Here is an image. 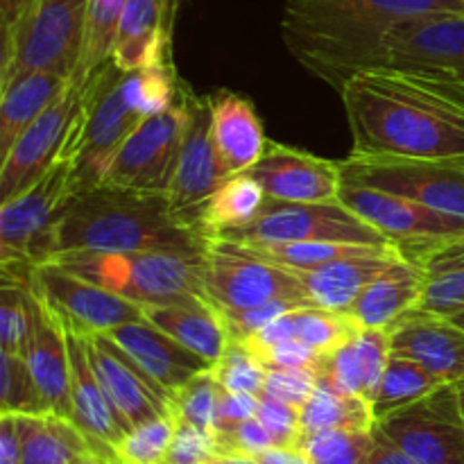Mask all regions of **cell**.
Segmentation results:
<instances>
[{
  "label": "cell",
  "mask_w": 464,
  "mask_h": 464,
  "mask_svg": "<svg viewBox=\"0 0 464 464\" xmlns=\"http://www.w3.org/2000/svg\"><path fill=\"white\" fill-rule=\"evenodd\" d=\"M385 66L464 89V16L435 14L399 23L385 39Z\"/></svg>",
  "instance_id": "e0dca14e"
},
{
  "label": "cell",
  "mask_w": 464,
  "mask_h": 464,
  "mask_svg": "<svg viewBox=\"0 0 464 464\" xmlns=\"http://www.w3.org/2000/svg\"><path fill=\"white\" fill-rule=\"evenodd\" d=\"M267 198L284 202H338L343 188L340 161L267 140L263 157L247 170Z\"/></svg>",
  "instance_id": "ac0fdd59"
},
{
  "label": "cell",
  "mask_w": 464,
  "mask_h": 464,
  "mask_svg": "<svg viewBox=\"0 0 464 464\" xmlns=\"http://www.w3.org/2000/svg\"><path fill=\"white\" fill-rule=\"evenodd\" d=\"M340 202L347 204L367 225L381 231L390 243L397 245L401 256H411L421 247L464 236L462 216L435 211L415 199L385 193V190L343 181Z\"/></svg>",
  "instance_id": "2e32d148"
},
{
  "label": "cell",
  "mask_w": 464,
  "mask_h": 464,
  "mask_svg": "<svg viewBox=\"0 0 464 464\" xmlns=\"http://www.w3.org/2000/svg\"><path fill=\"white\" fill-rule=\"evenodd\" d=\"M399 258H401L399 247H385L381 252L340 258L313 270L290 272L299 279L313 306L349 315L362 290Z\"/></svg>",
  "instance_id": "cb8c5ba5"
},
{
  "label": "cell",
  "mask_w": 464,
  "mask_h": 464,
  "mask_svg": "<svg viewBox=\"0 0 464 464\" xmlns=\"http://www.w3.org/2000/svg\"><path fill=\"white\" fill-rule=\"evenodd\" d=\"M86 352L100 385L131 429L154 417L170 415V399L166 392L159 390L107 334L86 335Z\"/></svg>",
  "instance_id": "ffe728a7"
},
{
  "label": "cell",
  "mask_w": 464,
  "mask_h": 464,
  "mask_svg": "<svg viewBox=\"0 0 464 464\" xmlns=\"http://www.w3.org/2000/svg\"><path fill=\"white\" fill-rule=\"evenodd\" d=\"M184 121L186 109L179 91L175 107L159 116L143 118L139 127L127 136L113 157L102 184L168 198L177 157H179Z\"/></svg>",
  "instance_id": "4fadbf2b"
},
{
  "label": "cell",
  "mask_w": 464,
  "mask_h": 464,
  "mask_svg": "<svg viewBox=\"0 0 464 464\" xmlns=\"http://www.w3.org/2000/svg\"><path fill=\"white\" fill-rule=\"evenodd\" d=\"M456 388H458V397H460V406H462V415H464V381L456 383Z\"/></svg>",
  "instance_id": "91938a15"
},
{
  "label": "cell",
  "mask_w": 464,
  "mask_h": 464,
  "mask_svg": "<svg viewBox=\"0 0 464 464\" xmlns=\"http://www.w3.org/2000/svg\"><path fill=\"white\" fill-rule=\"evenodd\" d=\"M343 181L415 199L435 211L464 218V159H406L349 154Z\"/></svg>",
  "instance_id": "9c48e42d"
},
{
  "label": "cell",
  "mask_w": 464,
  "mask_h": 464,
  "mask_svg": "<svg viewBox=\"0 0 464 464\" xmlns=\"http://www.w3.org/2000/svg\"><path fill=\"white\" fill-rule=\"evenodd\" d=\"M71 198V161L62 159L25 193L0 204V263L54 261L57 222Z\"/></svg>",
  "instance_id": "30bf717a"
},
{
  "label": "cell",
  "mask_w": 464,
  "mask_h": 464,
  "mask_svg": "<svg viewBox=\"0 0 464 464\" xmlns=\"http://www.w3.org/2000/svg\"><path fill=\"white\" fill-rule=\"evenodd\" d=\"M71 80L54 72H21L0 84V159L14 140L30 127L45 109L62 98Z\"/></svg>",
  "instance_id": "f1b7e54d"
},
{
  "label": "cell",
  "mask_w": 464,
  "mask_h": 464,
  "mask_svg": "<svg viewBox=\"0 0 464 464\" xmlns=\"http://www.w3.org/2000/svg\"><path fill=\"white\" fill-rule=\"evenodd\" d=\"M376 429L415 464H464V415L456 383L390 412Z\"/></svg>",
  "instance_id": "8fae6325"
},
{
  "label": "cell",
  "mask_w": 464,
  "mask_h": 464,
  "mask_svg": "<svg viewBox=\"0 0 464 464\" xmlns=\"http://www.w3.org/2000/svg\"><path fill=\"white\" fill-rule=\"evenodd\" d=\"M23 464H71L75 458L93 451L75 421L54 412L16 415Z\"/></svg>",
  "instance_id": "f546056e"
},
{
  "label": "cell",
  "mask_w": 464,
  "mask_h": 464,
  "mask_svg": "<svg viewBox=\"0 0 464 464\" xmlns=\"http://www.w3.org/2000/svg\"><path fill=\"white\" fill-rule=\"evenodd\" d=\"M91 0H34L3 32L0 84L21 72H54L72 80L82 63Z\"/></svg>",
  "instance_id": "8992f818"
},
{
  "label": "cell",
  "mask_w": 464,
  "mask_h": 464,
  "mask_svg": "<svg viewBox=\"0 0 464 464\" xmlns=\"http://www.w3.org/2000/svg\"><path fill=\"white\" fill-rule=\"evenodd\" d=\"M211 107V140L227 177L243 175L267 148L263 122L252 100L234 91L207 95Z\"/></svg>",
  "instance_id": "603a6c76"
},
{
  "label": "cell",
  "mask_w": 464,
  "mask_h": 464,
  "mask_svg": "<svg viewBox=\"0 0 464 464\" xmlns=\"http://www.w3.org/2000/svg\"><path fill=\"white\" fill-rule=\"evenodd\" d=\"M172 435H175L172 412L134 426L118 444V464H163Z\"/></svg>",
  "instance_id": "b9f144b4"
},
{
  "label": "cell",
  "mask_w": 464,
  "mask_h": 464,
  "mask_svg": "<svg viewBox=\"0 0 464 464\" xmlns=\"http://www.w3.org/2000/svg\"><path fill=\"white\" fill-rule=\"evenodd\" d=\"M220 238L240 245L311 243V240L394 245L340 199L338 202H284V199L266 198L261 213L252 222L227 231Z\"/></svg>",
  "instance_id": "52a82bcc"
},
{
  "label": "cell",
  "mask_w": 464,
  "mask_h": 464,
  "mask_svg": "<svg viewBox=\"0 0 464 464\" xmlns=\"http://www.w3.org/2000/svg\"><path fill=\"white\" fill-rule=\"evenodd\" d=\"M32 290L66 329L82 335L111 334L118 326L145 320L139 304L72 275L54 261L34 267Z\"/></svg>",
  "instance_id": "7c38bea8"
},
{
  "label": "cell",
  "mask_w": 464,
  "mask_h": 464,
  "mask_svg": "<svg viewBox=\"0 0 464 464\" xmlns=\"http://www.w3.org/2000/svg\"><path fill=\"white\" fill-rule=\"evenodd\" d=\"M71 464H109V462L104 460V458H100L95 451H89V453H84V456L75 458Z\"/></svg>",
  "instance_id": "680465c9"
},
{
  "label": "cell",
  "mask_w": 464,
  "mask_h": 464,
  "mask_svg": "<svg viewBox=\"0 0 464 464\" xmlns=\"http://www.w3.org/2000/svg\"><path fill=\"white\" fill-rule=\"evenodd\" d=\"M0 464H23L16 415H0Z\"/></svg>",
  "instance_id": "f5cc1de1"
},
{
  "label": "cell",
  "mask_w": 464,
  "mask_h": 464,
  "mask_svg": "<svg viewBox=\"0 0 464 464\" xmlns=\"http://www.w3.org/2000/svg\"><path fill=\"white\" fill-rule=\"evenodd\" d=\"M390 344L442 383L464 381V326L451 317L412 308L390 329Z\"/></svg>",
  "instance_id": "44dd1931"
},
{
  "label": "cell",
  "mask_w": 464,
  "mask_h": 464,
  "mask_svg": "<svg viewBox=\"0 0 464 464\" xmlns=\"http://www.w3.org/2000/svg\"><path fill=\"white\" fill-rule=\"evenodd\" d=\"M23 358L27 361V367L48 403L50 412L72 420L71 356H68L66 326L41 302L34 331H32Z\"/></svg>",
  "instance_id": "484cf974"
},
{
  "label": "cell",
  "mask_w": 464,
  "mask_h": 464,
  "mask_svg": "<svg viewBox=\"0 0 464 464\" xmlns=\"http://www.w3.org/2000/svg\"><path fill=\"white\" fill-rule=\"evenodd\" d=\"M107 335L143 370V374L159 390L166 392L168 399L177 390L184 388L190 379L213 367V362L186 349L184 344L163 334L148 320L122 324Z\"/></svg>",
  "instance_id": "7402d4cb"
},
{
  "label": "cell",
  "mask_w": 464,
  "mask_h": 464,
  "mask_svg": "<svg viewBox=\"0 0 464 464\" xmlns=\"http://www.w3.org/2000/svg\"><path fill=\"white\" fill-rule=\"evenodd\" d=\"M374 429H329L317 430V433H304L297 447L306 453L311 464H362L374 449Z\"/></svg>",
  "instance_id": "74e56055"
},
{
  "label": "cell",
  "mask_w": 464,
  "mask_h": 464,
  "mask_svg": "<svg viewBox=\"0 0 464 464\" xmlns=\"http://www.w3.org/2000/svg\"><path fill=\"white\" fill-rule=\"evenodd\" d=\"M34 0H0V30H12Z\"/></svg>",
  "instance_id": "9f6ffc18"
},
{
  "label": "cell",
  "mask_w": 464,
  "mask_h": 464,
  "mask_svg": "<svg viewBox=\"0 0 464 464\" xmlns=\"http://www.w3.org/2000/svg\"><path fill=\"white\" fill-rule=\"evenodd\" d=\"M462 14L464 0H285L281 36L288 53L335 91L385 66V39L403 21Z\"/></svg>",
  "instance_id": "7a4b0ae2"
},
{
  "label": "cell",
  "mask_w": 464,
  "mask_h": 464,
  "mask_svg": "<svg viewBox=\"0 0 464 464\" xmlns=\"http://www.w3.org/2000/svg\"><path fill=\"white\" fill-rule=\"evenodd\" d=\"M68 356H71V399L72 421L86 435L91 449L109 464H118V444L122 442L131 426L122 420L121 412L100 385L89 352L86 335L66 329Z\"/></svg>",
  "instance_id": "d6986e66"
},
{
  "label": "cell",
  "mask_w": 464,
  "mask_h": 464,
  "mask_svg": "<svg viewBox=\"0 0 464 464\" xmlns=\"http://www.w3.org/2000/svg\"><path fill=\"white\" fill-rule=\"evenodd\" d=\"M84 100V82L71 80L57 102L50 104L0 159V204L25 193L63 159Z\"/></svg>",
  "instance_id": "5bb4252c"
},
{
  "label": "cell",
  "mask_w": 464,
  "mask_h": 464,
  "mask_svg": "<svg viewBox=\"0 0 464 464\" xmlns=\"http://www.w3.org/2000/svg\"><path fill=\"white\" fill-rule=\"evenodd\" d=\"M222 464H261L256 456H243V453H227L220 456Z\"/></svg>",
  "instance_id": "6f0895ef"
},
{
  "label": "cell",
  "mask_w": 464,
  "mask_h": 464,
  "mask_svg": "<svg viewBox=\"0 0 464 464\" xmlns=\"http://www.w3.org/2000/svg\"><path fill=\"white\" fill-rule=\"evenodd\" d=\"M317 370L315 367H293V370H267L263 394L276 401L290 403L295 408H302L315 392Z\"/></svg>",
  "instance_id": "f6af8a7d"
},
{
  "label": "cell",
  "mask_w": 464,
  "mask_h": 464,
  "mask_svg": "<svg viewBox=\"0 0 464 464\" xmlns=\"http://www.w3.org/2000/svg\"><path fill=\"white\" fill-rule=\"evenodd\" d=\"M440 385H444L442 381L429 374L424 367L392 353L383 372V379L376 388L374 399H372L376 421L388 417L390 412H397L401 408L411 406V403L420 401L426 394L438 390Z\"/></svg>",
  "instance_id": "836d02e7"
},
{
  "label": "cell",
  "mask_w": 464,
  "mask_h": 464,
  "mask_svg": "<svg viewBox=\"0 0 464 464\" xmlns=\"http://www.w3.org/2000/svg\"><path fill=\"white\" fill-rule=\"evenodd\" d=\"M177 0H127L113 44V63L122 71L172 59L170 36Z\"/></svg>",
  "instance_id": "d4e9b609"
},
{
  "label": "cell",
  "mask_w": 464,
  "mask_h": 464,
  "mask_svg": "<svg viewBox=\"0 0 464 464\" xmlns=\"http://www.w3.org/2000/svg\"><path fill=\"white\" fill-rule=\"evenodd\" d=\"M122 93L140 118L159 116L177 104L181 91V80L177 77L172 59L150 63L122 72Z\"/></svg>",
  "instance_id": "d6a6232c"
},
{
  "label": "cell",
  "mask_w": 464,
  "mask_h": 464,
  "mask_svg": "<svg viewBox=\"0 0 464 464\" xmlns=\"http://www.w3.org/2000/svg\"><path fill=\"white\" fill-rule=\"evenodd\" d=\"M374 435H376V444L372 449V453L367 456V460L362 464H415L401 449L394 447L383 433L374 426Z\"/></svg>",
  "instance_id": "db71d44e"
},
{
  "label": "cell",
  "mask_w": 464,
  "mask_h": 464,
  "mask_svg": "<svg viewBox=\"0 0 464 464\" xmlns=\"http://www.w3.org/2000/svg\"><path fill=\"white\" fill-rule=\"evenodd\" d=\"M122 68L109 59L84 82V100L63 159L71 161V193L102 186L113 157L143 118L122 93Z\"/></svg>",
  "instance_id": "5b68a950"
},
{
  "label": "cell",
  "mask_w": 464,
  "mask_h": 464,
  "mask_svg": "<svg viewBox=\"0 0 464 464\" xmlns=\"http://www.w3.org/2000/svg\"><path fill=\"white\" fill-rule=\"evenodd\" d=\"M143 315L157 329H161L163 334L175 338L198 356L207 358L213 365L225 353L231 340L220 308L207 297H193L186 302L161 304V306H143Z\"/></svg>",
  "instance_id": "83f0119b"
},
{
  "label": "cell",
  "mask_w": 464,
  "mask_h": 464,
  "mask_svg": "<svg viewBox=\"0 0 464 464\" xmlns=\"http://www.w3.org/2000/svg\"><path fill=\"white\" fill-rule=\"evenodd\" d=\"M453 320H456V322H458V324H462V326H464V313H462V315L453 317Z\"/></svg>",
  "instance_id": "94428289"
},
{
  "label": "cell",
  "mask_w": 464,
  "mask_h": 464,
  "mask_svg": "<svg viewBox=\"0 0 464 464\" xmlns=\"http://www.w3.org/2000/svg\"><path fill=\"white\" fill-rule=\"evenodd\" d=\"M256 420L266 426L275 447H297L302 438V412L290 403L261 394Z\"/></svg>",
  "instance_id": "c3c4849f"
},
{
  "label": "cell",
  "mask_w": 464,
  "mask_h": 464,
  "mask_svg": "<svg viewBox=\"0 0 464 464\" xmlns=\"http://www.w3.org/2000/svg\"><path fill=\"white\" fill-rule=\"evenodd\" d=\"M299 306H313V304L306 302V299L281 297V299H272V302H266V304H258V306L240 308V311H220V313L231 340H249L252 335H256L258 331L266 329L270 322H275L276 317L285 315V313L295 311V308Z\"/></svg>",
  "instance_id": "ee69618b"
},
{
  "label": "cell",
  "mask_w": 464,
  "mask_h": 464,
  "mask_svg": "<svg viewBox=\"0 0 464 464\" xmlns=\"http://www.w3.org/2000/svg\"><path fill=\"white\" fill-rule=\"evenodd\" d=\"M127 0H91L86 18V41L82 63L72 80L86 82V77L107 63L113 54L118 25Z\"/></svg>",
  "instance_id": "d590c367"
},
{
  "label": "cell",
  "mask_w": 464,
  "mask_h": 464,
  "mask_svg": "<svg viewBox=\"0 0 464 464\" xmlns=\"http://www.w3.org/2000/svg\"><path fill=\"white\" fill-rule=\"evenodd\" d=\"M202 285L220 311H240L281 297L308 302L302 284L288 267L225 238L204 240Z\"/></svg>",
  "instance_id": "ba28073f"
},
{
  "label": "cell",
  "mask_w": 464,
  "mask_h": 464,
  "mask_svg": "<svg viewBox=\"0 0 464 464\" xmlns=\"http://www.w3.org/2000/svg\"><path fill=\"white\" fill-rule=\"evenodd\" d=\"M181 100H184L186 121L175 175L168 190V202H170L172 216L181 225L198 231L195 227H198L204 204L229 177L222 170L220 159L213 148L208 98H199L186 82H181Z\"/></svg>",
  "instance_id": "9a60e30c"
},
{
  "label": "cell",
  "mask_w": 464,
  "mask_h": 464,
  "mask_svg": "<svg viewBox=\"0 0 464 464\" xmlns=\"http://www.w3.org/2000/svg\"><path fill=\"white\" fill-rule=\"evenodd\" d=\"M39 299L30 285L3 281L0 288V349L12 353H25L30 335L34 331Z\"/></svg>",
  "instance_id": "8d00e7d4"
},
{
  "label": "cell",
  "mask_w": 464,
  "mask_h": 464,
  "mask_svg": "<svg viewBox=\"0 0 464 464\" xmlns=\"http://www.w3.org/2000/svg\"><path fill=\"white\" fill-rule=\"evenodd\" d=\"M220 397V383L211 370L202 372L190 379L184 388L177 390L170 397V412L175 420L213 433L216 429V408Z\"/></svg>",
  "instance_id": "60d3db41"
},
{
  "label": "cell",
  "mask_w": 464,
  "mask_h": 464,
  "mask_svg": "<svg viewBox=\"0 0 464 464\" xmlns=\"http://www.w3.org/2000/svg\"><path fill=\"white\" fill-rule=\"evenodd\" d=\"M258 401L261 397L256 394H238V392H227L220 388V397H218L216 408V429L213 433H222V430L234 429L240 421H247L256 417Z\"/></svg>",
  "instance_id": "f907efd6"
},
{
  "label": "cell",
  "mask_w": 464,
  "mask_h": 464,
  "mask_svg": "<svg viewBox=\"0 0 464 464\" xmlns=\"http://www.w3.org/2000/svg\"><path fill=\"white\" fill-rule=\"evenodd\" d=\"M213 435H216L218 453H220V456H227V453L258 456V453L275 447L270 433H267L266 426H263L256 417H252V420L247 421H240V424H236L234 429L222 430V433H213Z\"/></svg>",
  "instance_id": "681fc988"
},
{
  "label": "cell",
  "mask_w": 464,
  "mask_h": 464,
  "mask_svg": "<svg viewBox=\"0 0 464 464\" xmlns=\"http://www.w3.org/2000/svg\"><path fill=\"white\" fill-rule=\"evenodd\" d=\"M258 358L266 370H293V367H315L320 353L313 352L302 340H288V343L275 344V347L258 352Z\"/></svg>",
  "instance_id": "816d5d0a"
},
{
  "label": "cell",
  "mask_w": 464,
  "mask_h": 464,
  "mask_svg": "<svg viewBox=\"0 0 464 464\" xmlns=\"http://www.w3.org/2000/svg\"><path fill=\"white\" fill-rule=\"evenodd\" d=\"M352 154L464 159V89L401 68H372L340 89Z\"/></svg>",
  "instance_id": "6da1fadb"
},
{
  "label": "cell",
  "mask_w": 464,
  "mask_h": 464,
  "mask_svg": "<svg viewBox=\"0 0 464 464\" xmlns=\"http://www.w3.org/2000/svg\"><path fill=\"white\" fill-rule=\"evenodd\" d=\"M54 263L140 308L207 297L202 285V254L177 249L62 252L54 256Z\"/></svg>",
  "instance_id": "277c9868"
},
{
  "label": "cell",
  "mask_w": 464,
  "mask_h": 464,
  "mask_svg": "<svg viewBox=\"0 0 464 464\" xmlns=\"http://www.w3.org/2000/svg\"><path fill=\"white\" fill-rule=\"evenodd\" d=\"M50 412L27 361L21 353L0 349V415H45Z\"/></svg>",
  "instance_id": "f35d334b"
},
{
  "label": "cell",
  "mask_w": 464,
  "mask_h": 464,
  "mask_svg": "<svg viewBox=\"0 0 464 464\" xmlns=\"http://www.w3.org/2000/svg\"><path fill=\"white\" fill-rule=\"evenodd\" d=\"M145 249L202 254L204 238L172 216L166 195L104 184L72 195L57 222V254Z\"/></svg>",
  "instance_id": "3957f363"
},
{
  "label": "cell",
  "mask_w": 464,
  "mask_h": 464,
  "mask_svg": "<svg viewBox=\"0 0 464 464\" xmlns=\"http://www.w3.org/2000/svg\"><path fill=\"white\" fill-rule=\"evenodd\" d=\"M213 374H216L220 388L227 390V392L261 397L267 370L247 343L229 340L225 353L213 365Z\"/></svg>",
  "instance_id": "ab89813d"
},
{
  "label": "cell",
  "mask_w": 464,
  "mask_h": 464,
  "mask_svg": "<svg viewBox=\"0 0 464 464\" xmlns=\"http://www.w3.org/2000/svg\"><path fill=\"white\" fill-rule=\"evenodd\" d=\"M299 412H302V435L329 429L372 430L376 426L372 401L356 394L338 392L326 383H317L315 392L299 408Z\"/></svg>",
  "instance_id": "1f68e13d"
},
{
  "label": "cell",
  "mask_w": 464,
  "mask_h": 464,
  "mask_svg": "<svg viewBox=\"0 0 464 464\" xmlns=\"http://www.w3.org/2000/svg\"><path fill=\"white\" fill-rule=\"evenodd\" d=\"M420 308L444 317H458L464 313V270L426 276Z\"/></svg>",
  "instance_id": "7dc6e473"
},
{
  "label": "cell",
  "mask_w": 464,
  "mask_h": 464,
  "mask_svg": "<svg viewBox=\"0 0 464 464\" xmlns=\"http://www.w3.org/2000/svg\"><path fill=\"white\" fill-rule=\"evenodd\" d=\"M218 456L216 435L175 420V435L163 464H204Z\"/></svg>",
  "instance_id": "bcb514c9"
},
{
  "label": "cell",
  "mask_w": 464,
  "mask_h": 464,
  "mask_svg": "<svg viewBox=\"0 0 464 464\" xmlns=\"http://www.w3.org/2000/svg\"><path fill=\"white\" fill-rule=\"evenodd\" d=\"M424 285V270L401 256L362 290L349 317L361 329L390 331L406 313L420 306Z\"/></svg>",
  "instance_id": "4316f807"
},
{
  "label": "cell",
  "mask_w": 464,
  "mask_h": 464,
  "mask_svg": "<svg viewBox=\"0 0 464 464\" xmlns=\"http://www.w3.org/2000/svg\"><path fill=\"white\" fill-rule=\"evenodd\" d=\"M266 198V190L247 172L229 177L204 204L195 229L204 240L220 238L227 231L252 222L261 213Z\"/></svg>",
  "instance_id": "4dcf8cb0"
},
{
  "label": "cell",
  "mask_w": 464,
  "mask_h": 464,
  "mask_svg": "<svg viewBox=\"0 0 464 464\" xmlns=\"http://www.w3.org/2000/svg\"><path fill=\"white\" fill-rule=\"evenodd\" d=\"M358 326L353 324L352 317L343 315V313L324 311L317 306H304L302 315H299V331L297 340L317 352L320 356L334 352L340 344L347 343Z\"/></svg>",
  "instance_id": "7bdbcfd3"
},
{
  "label": "cell",
  "mask_w": 464,
  "mask_h": 464,
  "mask_svg": "<svg viewBox=\"0 0 464 464\" xmlns=\"http://www.w3.org/2000/svg\"><path fill=\"white\" fill-rule=\"evenodd\" d=\"M204 464H222V462H220V458H216V460H211V462H204Z\"/></svg>",
  "instance_id": "6125c7cd"
},
{
  "label": "cell",
  "mask_w": 464,
  "mask_h": 464,
  "mask_svg": "<svg viewBox=\"0 0 464 464\" xmlns=\"http://www.w3.org/2000/svg\"><path fill=\"white\" fill-rule=\"evenodd\" d=\"M256 458L261 464H311L306 453L299 447H272L258 453Z\"/></svg>",
  "instance_id": "11a10c76"
},
{
  "label": "cell",
  "mask_w": 464,
  "mask_h": 464,
  "mask_svg": "<svg viewBox=\"0 0 464 464\" xmlns=\"http://www.w3.org/2000/svg\"><path fill=\"white\" fill-rule=\"evenodd\" d=\"M258 256L276 263L288 270H313L340 258L358 256V254L381 252L385 247L397 245H358V243H326V240H311V243H281V245H245Z\"/></svg>",
  "instance_id": "e575fe53"
}]
</instances>
